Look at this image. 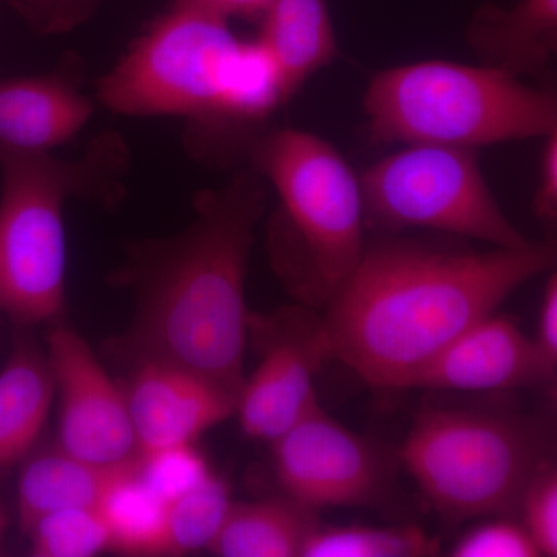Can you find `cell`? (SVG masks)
<instances>
[{
  "mask_svg": "<svg viewBox=\"0 0 557 557\" xmlns=\"http://www.w3.org/2000/svg\"><path fill=\"white\" fill-rule=\"evenodd\" d=\"M555 269L557 239L491 251L384 242L366 248L319 330L329 359L369 386L408 391L461 333Z\"/></svg>",
  "mask_w": 557,
  "mask_h": 557,
  "instance_id": "6da1fadb",
  "label": "cell"
},
{
  "mask_svg": "<svg viewBox=\"0 0 557 557\" xmlns=\"http://www.w3.org/2000/svg\"><path fill=\"white\" fill-rule=\"evenodd\" d=\"M265 203V180L239 172L197 194L193 219L177 234L132 244L115 278L134 293L124 341L134 362L193 370L239 398L247 379L249 256Z\"/></svg>",
  "mask_w": 557,
  "mask_h": 557,
  "instance_id": "7a4b0ae2",
  "label": "cell"
},
{
  "mask_svg": "<svg viewBox=\"0 0 557 557\" xmlns=\"http://www.w3.org/2000/svg\"><path fill=\"white\" fill-rule=\"evenodd\" d=\"M95 100L124 116L186 121L196 156H230L288 98L258 39L218 14L172 0L97 83Z\"/></svg>",
  "mask_w": 557,
  "mask_h": 557,
  "instance_id": "3957f363",
  "label": "cell"
},
{
  "mask_svg": "<svg viewBox=\"0 0 557 557\" xmlns=\"http://www.w3.org/2000/svg\"><path fill=\"white\" fill-rule=\"evenodd\" d=\"M131 166L126 139L95 137L78 159L0 148V311L22 325L46 324L65 310L70 200L113 208Z\"/></svg>",
  "mask_w": 557,
  "mask_h": 557,
  "instance_id": "277c9868",
  "label": "cell"
},
{
  "mask_svg": "<svg viewBox=\"0 0 557 557\" xmlns=\"http://www.w3.org/2000/svg\"><path fill=\"white\" fill-rule=\"evenodd\" d=\"M244 150L249 170L276 190L273 270L293 298L324 309L368 248L361 177L329 141L306 131H260Z\"/></svg>",
  "mask_w": 557,
  "mask_h": 557,
  "instance_id": "5b68a950",
  "label": "cell"
},
{
  "mask_svg": "<svg viewBox=\"0 0 557 557\" xmlns=\"http://www.w3.org/2000/svg\"><path fill=\"white\" fill-rule=\"evenodd\" d=\"M364 110L375 141L474 150L548 137L557 127V91L528 86L497 65L423 61L373 76Z\"/></svg>",
  "mask_w": 557,
  "mask_h": 557,
  "instance_id": "8992f818",
  "label": "cell"
},
{
  "mask_svg": "<svg viewBox=\"0 0 557 557\" xmlns=\"http://www.w3.org/2000/svg\"><path fill=\"white\" fill-rule=\"evenodd\" d=\"M547 456L537 429L518 418L450 409L421 412L401 449L421 493L456 522L519 512Z\"/></svg>",
  "mask_w": 557,
  "mask_h": 557,
  "instance_id": "52a82bcc",
  "label": "cell"
},
{
  "mask_svg": "<svg viewBox=\"0 0 557 557\" xmlns=\"http://www.w3.org/2000/svg\"><path fill=\"white\" fill-rule=\"evenodd\" d=\"M368 223L387 230H431L496 248L533 244L507 218L474 150L412 143L361 177Z\"/></svg>",
  "mask_w": 557,
  "mask_h": 557,
  "instance_id": "ba28073f",
  "label": "cell"
},
{
  "mask_svg": "<svg viewBox=\"0 0 557 557\" xmlns=\"http://www.w3.org/2000/svg\"><path fill=\"white\" fill-rule=\"evenodd\" d=\"M47 357L60 398L57 445L100 465H123L139 457L124 388L95 357L86 339L67 327H54Z\"/></svg>",
  "mask_w": 557,
  "mask_h": 557,
  "instance_id": "9c48e42d",
  "label": "cell"
},
{
  "mask_svg": "<svg viewBox=\"0 0 557 557\" xmlns=\"http://www.w3.org/2000/svg\"><path fill=\"white\" fill-rule=\"evenodd\" d=\"M271 446L278 485L304 507H358L379 496L383 469L375 450L321 405Z\"/></svg>",
  "mask_w": 557,
  "mask_h": 557,
  "instance_id": "30bf717a",
  "label": "cell"
},
{
  "mask_svg": "<svg viewBox=\"0 0 557 557\" xmlns=\"http://www.w3.org/2000/svg\"><path fill=\"white\" fill-rule=\"evenodd\" d=\"M556 364L512 319L493 313L475 322L410 381L435 392H502L553 379Z\"/></svg>",
  "mask_w": 557,
  "mask_h": 557,
  "instance_id": "8fae6325",
  "label": "cell"
},
{
  "mask_svg": "<svg viewBox=\"0 0 557 557\" xmlns=\"http://www.w3.org/2000/svg\"><path fill=\"white\" fill-rule=\"evenodd\" d=\"M124 394L139 454L194 445L201 434L236 416L237 395L170 362H134Z\"/></svg>",
  "mask_w": 557,
  "mask_h": 557,
  "instance_id": "7c38bea8",
  "label": "cell"
},
{
  "mask_svg": "<svg viewBox=\"0 0 557 557\" xmlns=\"http://www.w3.org/2000/svg\"><path fill=\"white\" fill-rule=\"evenodd\" d=\"M325 359L319 321L271 343L237 398L236 417L244 434L273 443L317 408L314 376Z\"/></svg>",
  "mask_w": 557,
  "mask_h": 557,
  "instance_id": "4fadbf2b",
  "label": "cell"
},
{
  "mask_svg": "<svg viewBox=\"0 0 557 557\" xmlns=\"http://www.w3.org/2000/svg\"><path fill=\"white\" fill-rule=\"evenodd\" d=\"M97 100L75 57L51 72L0 78V148L53 152L78 137Z\"/></svg>",
  "mask_w": 557,
  "mask_h": 557,
  "instance_id": "5bb4252c",
  "label": "cell"
},
{
  "mask_svg": "<svg viewBox=\"0 0 557 557\" xmlns=\"http://www.w3.org/2000/svg\"><path fill=\"white\" fill-rule=\"evenodd\" d=\"M139 457L123 465H100L58 446L33 450L17 480V519L22 531L51 512L101 507L116 483L137 471Z\"/></svg>",
  "mask_w": 557,
  "mask_h": 557,
  "instance_id": "9a60e30c",
  "label": "cell"
},
{
  "mask_svg": "<svg viewBox=\"0 0 557 557\" xmlns=\"http://www.w3.org/2000/svg\"><path fill=\"white\" fill-rule=\"evenodd\" d=\"M256 39L273 61L288 101L338 57L327 0H273Z\"/></svg>",
  "mask_w": 557,
  "mask_h": 557,
  "instance_id": "2e32d148",
  "label": "cell"
},
{
  "mask_svg": "<svg viewBox=\"0 0 557 557\" xmlns=\"http://www.w3.org/2000/svg\"><path fill=\"white\" fill-rule=\"evenodd\" d=\"M54 397L47 351L20 341L0 369V471L21 465L36 449Z\"/></svg>",
  "mask_w": 557,
  "mask_h": 557,
  "instance_id": "e0dca14e",
  "label": "cell"
},
{
  "mask_svg": "<svg viewBox=\"0 0 557 557\" xmlns=\"http://www.w3.org/2000/svg\"><path fill=\"white\" fill-rule=\"evenodd\" d=\"M557 36V0H519L509 9L485 7L469 27V42L487 64L515 73L537 72Z\"/></svg>",
  "mask_w": 557,
  "mask_h": 557,
  "instance_id": "ac0fdd59",
  "label": "cell"
},
{
  "mask_svg": "<svg viewBox=\"0 0 557 557\" xmlns=\"http://www.w3.org/2000/svg\"><path fill=\"white\" fill-rule=\"evenodd\" d=\"M317 511L288 496L234 502L209 553L220 557H302Z\"/></svg>",
  "mask_w": 557,
  "mask_h": 557,
  "instance_id": "d6986e66",
  "label": "cell"
},
{
  "mask_svg": "<svg viewBox=\"0 0 557 557\" xmlns=\"http://www.w3.org/2000/svg\"><path fill=\"white\" fill-rule=\"evenodd\" d=\"M100 508L112 549L132 556H163L168 504L139 479L138 468L113 486Z\"/></svg>",
  "mask_w": 557,
  "mask_h": 557,
  "instance_id": "ffe728a7",
  "label": "cell"
},
{
  "mask_svg": "<svg viewBox=\"0 0 557 557\" xmlns=\"http://www.w3.org/2000/svg\"><path fill=\"white\" fill-rule=\"evenodd\" d=\"M233 504L228 482L214 472L199 486L170 502L163 556H185L201 549L209 552Z\"/></svg>",
  "mask_w": 557,
  "mask_h": 557,
  "instance_id": "44dd1931",
  "label": "cell"
},
{
  "mask_svg": "<svg viewBox=\"0 0 557 557\" xmlns=\"http://www.w3.org/2000/svg\"><path fill=\"white\" fill-rule=\"evenodd\" d=\"M437 539L423 528L322 525L311 533L302 557H426L438 555Z\"/></svg>",
  "mask_w": 557,
  "mask_h": 557,
  "instance_id": "7402d4cb",
  "label": "cell"
},
{
  "mask_svg": "<svg viewBox=\"0 0 557 557\" xmlns=\"http://www.w3.org/2000/svg\"><path fill=\"white\" fill-rule=\"evenodd\" d=\"M36 557H91L112 549L101 508H72L44 516L27 531Z\"/></svg>",
  "mask_w": 557,
  "mask_h": 557,
  "instance_id": "603a6c76",
  "label": "cell"
},
{
  "mask_svg": "<svg viewBox=\"0 0 557 557\" xmlns=\"http://www.w3.org/2000/svg\"><path fill=\"white\" fill-rule=\"evenodd\" d=\"M211 474L207 460L194 445L139 454V479L166 504L199 486Z\"/></svg>",
  "mask_w": 557,
  "mask_h": 557,
  "instance_id": "cb8c5ba5",
  "label": "cell"
},
{
  "mask_svg": "<svg viewBox=\"0 0 557 557\" xmlns=\"http://www.w3.org/2000/svg\"><path fill=\"white\" fill-rule=\"evenodd\" d=\"M519 515L542 556L557 557V458L547 456L531 479Z\"/></svg>",
  "mask_w": 557,
  "mask_h": 557,
  "instance_id": "d4e9b609",
  "label": "cell"
},
{
  "mask_svg": "<svg viewBox=\"0 0 557 557\" xmlns=\"http://www.w3.org/2000/svg\"><path fill=\"white\" fill-rule=\"evenodd\" d=\"M450 556L456 557H539L536 541L523 522L497 519L472 528L458 539Z\"/></svg>",
  "mask_w": 557,
  "mask_h": 557,
  "instance_id": "484cf974",
  "label": "cell"
},
{
  "mask_svg": "<svg viewBox=\"0 0 557 557\" xmlns=\"http://www.w3.org/2000/svg\"><path fill=\"white\" fill-rule=\"evenodd\" d=\"M33 30L57 35L75 30L97 13L101 0H11Z\"/></svg>",
  "mask_w": 557,
  "mask_h": 557,
  "instance_id": "4316f807",
  "label": "cell"
},
{
  "mask_svg": "<svg viewBox=\"0 0 557 557\" xmlns=\"http://www.w3.org/2000/svg\"><path fill=\"white\" fill-rule=\"evenodd\" d=\"M218 14L223 20L258 21L273 0H175Z\"/></svg>",
  "mask_w": 557,
  "mask_h": 557,
  "instance_id": "83f0119b",
  "label": "cell"
},
{
  "mask_svg": "<svg viewBox=\"0 0 557 557\" xmlns=\"http://www.w3.org/2000/svg\"><path fill=\"white\" fill-rule=\"evenodd\" d=\"M547 138L548 145L545 150L544 175H542L537 208L541 215L557 225V127Z\"/></svg>",
  "mask_w": 557,
  "mask_h": 557,
  "instance_id": "f1b7e54d",
  "label": "cell"
},
{
  "mask_svg": "<svg viewBox=\"0 0 557 557\" xmlns=\"http://www.w3.org/2000/svg\"><path fill=\"white\" fill-rule=\"evenodd\" d=\"M537 341L557 368V269L552 270L545 287Z\"/></svg>",
  "mask_w": 557,
  "mask_h": 557,
  "instance_id": "f546056e",
  "label": "cell"
},
{
  "mask_svg": "<svg viewBox=\"0 0 557 557\" xmlns=\"http://www.w3.org/2000/svg\"><path fill=\"white\" fill-rule=\"evenodd\" d=\"M549 57L557 58V36L552 40V42H549Z\"/></svg>",
  "mask_w": 557,
  "mask_h": 557,
  "instance_id": "4dcf8cb0",
  "label": "cell"
},
{
  "mask_svg": "<svg viewBox=\"0 0 557 557\" xmlns=\"http://www.w3.org/2000/svg\"><path fill=\"white\" fill-rule=\"evenodd\" d=\"M3 528H5V519H3L2 509H0V544H2Z\"/></svg>",
  "mask_w": 557,
  "mask_h": 557,
  "instance_id": "1f68e13d",
  "label": "cell"
},
{
  "mask_svg": "<svg viewBox=\"0 0 557 557\" xmlns=\"http://www.w3.org/2000/svg\"><path fill=\"white\" fill-rule=\"evenodd\" d=\"M555 401H556V406H557V383H556V387H555Z\"/></svg>",
  "mask_w": 557,
  "mask_h": 557,
  "instance_id": "d6a6232c",
  "label": "cell"
}]
</instances>
